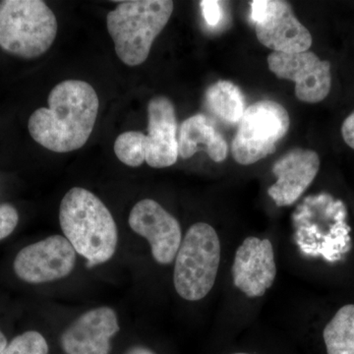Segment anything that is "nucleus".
Segmentation results:
<instances>
[{
	"instance_id": "nucleus-1",
	"label": "nucleus",
	"mask_w": 354,
	"mask_h": 354,
	"mask_svg": "<svg viewBox=\"0 0 354 354\" xmlns=\"http://www.w3.org/2000/svg\"><path fill=\"white\" fill-rule=\"evenodd\" d=\"M48 108L30 116L28 129L32 138L55 153L82 148L94 130L100 100L95 88L80 80L60 82L48 95Z\"/></svg>"
},
{
	"instance_id": "nucleus-2",
	"label": "nucleus",
	"mask_w": 354,
	"mask_h": 354,
	"mask_svg": "<svg viewBox=\"0 0 354 354\" xmlns=\"http://www.w3.org/2000/svg\"><path fill=\"white\" fill-rule=\"evenodd\" d=\"M60 227L88 267L111 260L115 253L118 232L109 209L94 193L73 187L60 203Z\"/></svg>"
},
{
	"instance_id": "nucleus-3",
	"label": "nucleus",
	"mask_w": 354,
	"mask_h": 354,
	"mask_svg": "<svg viewBox=\"0 0 354 354\" xmlns=\"http://www.w3.org/2000/svg\"><path fill=\"white\" fill-rule=\"evenodd\" d=\"M172 12L171 0L118 2L115 9L108 13L106 26L121 62L131 67L144 64Z\"/></svg>"
},
{
	"instance_id": "nucleus-4",
	"label": "nucleus",
	"mask_w": 354,
	"mask_h": 354,
	"mask_svg": "<svg viewBox=\"0 0 354 354\" xmlns=\"http://www.w3.org/2000/svg\"><path fill=\"white\" fill-rule=\"evenodd\" d=\"M148 135L122 133L114 142V153L123 164L137 167L147 162L153 169L171 167L178 158L176 109L171 100L158 95L148 104Z\"/></svg>"
},
{
	"instance_id": "nucleus-5",
	"label": "nucleus",
	"mask_w": 354,
	"mask_h": 354,
	"mask_svg": "<svg viewBox=\"0 0 354 354\" xmlns=\"http://www.w3.org/2000/svg\"><path fill=\"white\" fill-rule=\"evenodd\" d=\"M57 20L41 0H0V48L32 59L50 50L57 38Z\"/></svg>"
},
{
	"instance_id": "nucleus-6",
	"label": "nucleus",
	"mask_w": 354,
	"mask_h": 354,
	"mask_svg": "<svg viewBox=\"0 0 354 354\" xmlns=\"http://www.w3.org/2000/svg\"><path fill=\"white\" fill-rule=\"evenodd\" d=\"M221 245L215 228L194 223L183 239L174 259V285L187 301H199L211 292L220 269Z\"/></svg>"
},
{
	"instance_id": "nucleus-7",
	"label": "nucleus",
	"mask_w": 354,
	"mask_h": 354,
	"mask_svg": "<svg viewBox=\"0 0 354 354\" xmlns=\"http://www.w3.org/2000/svg\"><path fill=\"white\" fill-rule=\"evenodd\" d=\"M290 125V114L279 102L263 100L248 106L232 144L235 162L249 165L271 155Z\"/></svg>"
},
{
	"instance_id": "nucleus-8",
	"label": "nucleus",
	"mask_w": 354,
	"mask_h": 354,
	"mask_svg": "<svg viewBox=\"0 0 354 354\" xmlns=\"http://www.w3.org/2000/svg\"><path fill=\"white\" fill-rule=\"evenodd\" d=\"M251 19L263 46L277 53H302L311 48L312 36L281 0H254Z\"/></svg>"
},
{
	"instance_id": "nucleus-9",
	"label": "nucleus",
	"mask_w": 354,
	"mask_h": 354,
	"mask_svg": "<svg viewBox=\"0 0 354 354\" xmlns=\"http://www.w3.org/2000/svg\"><path fill=\"white\" fill-rule=\"evenodd\" d=\"M76 263V251L62 235L21 249L14 260V272L28 283H50L68 276Z\"/></svg>"
},
{
	"instance_id": "nucleus-10",
	"label": "nucleus",
	"mask_w": 354,
	"mask_h": 354,
	"mask_svg": "<svg viewBox=\"0 0 354 354\" xmlns=\"http://www.w3.org/2000/svg\"><path fill=\"white\" fill-rule=\"evenodd\" d=\"M268 65L278 78L295 83V95L299 101L317 104L329 95L332 87L330 64L321 60L312 51H272L268 57Z\"/></svg>"
},
{
	"instance_id": "nucleus-11",
	"label": "nucleus",
	"mask_w": 354,
	"mask_h": 354,
	"mask_svg": "<svg viewBox=\"0 0 354 354\" xmlns=\"http://www.w3.org/2000/svg\"><path fill=\"white\" fill-rule=\"evenodd\" d=\"M133 232L148 241L156 262L169 265L176 259L183 242L178 221L155 200H141L133 207L128 218Z\"/></svg>"
},
{
	"instance_id": "nucleus-12",
	"label": "nucleus",
	"mask_w": 354,
	"mask_h": 354,
	"mask_svg": "<svg viewBox=\"0 0 354 354\" xmlns=\"http://www.w3.org/2000/svg\"><path fill=\"white\" fill-rule=\"evenodd\" d=\"M234 285L249 298L263 297L277 277L274 246L267 239L249 236L234 254L232 267Z\"/></svg>"
},
{
	"instance_id": "nucleus-13",
	"label": "nucleus",
	"mask_w": 354,
	"mask_h": 354,
	"mask_svg": "<svg viewBox=\"0 0 354 354\" xmlns=\"http://www.w3.org/2000/svg\"><path fill=\"white\" fill-rule=\"evenodd\" d=\"M120 329L115 311L97 307L85 312L62 333L60 346L65 354H109L111 339Z\"/></svg>"
},
{
	"instance_id": "nucleus-14",
	"label": "nucleus",
	"mask_w": 354,
	"mask_h": 354,
	"mask_svg": "<svg viewBox=\"0 0 354 354\" xmlns=\"http://www.w3.org/2000/svg\"><path fill=\"white\" fill-rule=\"evenodd\" d=\"M320 169V158L312 150L295 149L277 160L272 174L276 183L268 190L278 207L290 206L311 185Z\"/></svg>"
},
{
	"instance_id": "nucleus-15",
	"label": "nucleus",
	"mask_w": 354,
	"mask_h": 354,
	"mask_svg": "<svg viewBox=\"0 0 354 354\" xmlns=\"http://www.w3.org/2000/svg\"><path fill=\"white\" fill-rule=\"evenodd\" d=\"M178 156L184 160L192 158L202 149L216 162L227 157V143L215 124L204 114H195L183 121L179 129Z\"/></svg>"
},
{
	"instance_id": "nucleus-16",
	"label": "nucleus",
	"mask_w": 354,
	"mask_h": 354,
	"mask_svg": "<svg viewBox=\"0 0 354 354\" xmlns=\"http://www.w3.org/2000/svg\"><path fill=\"white\" fill-rule=\"evenodd\" d=\"M206 104L216 118L228 125L239 124L245 113V97L230 81H218L207 90Z\"/></svg>"
},
{
	"instance_id": "nucleus-17",
	"label": "nucleus",
	"mask_w": 354,
	"mask_h": 354,
	"mask_svg": "<svg viewBox=\"0 0 354 354\" xmlns=\"http://www.w3.org/2000/svg\"><path fill=\"white\" fill-rule=\"evenodd\" d=\"M327 354H354V304L341 307L323 330Z\"/></svg>"
},
{
	"instance_id": "nucleus-18",
	"label": "nucleus",
	"mask_w": 354,
	"mask_h": 354,
	"mask_svg": "<svg viewBox=\"0 0 354 354\" xmlns=\"http://www.w3.org/2000/svg\"><path fill=\"white\" fill-rule=\"evenodd\" d=\"M48 344L44 335L29 330L17 335L0 354H48Z\"/></svg>"
},
{
	"instance_id": "nucleus-19",
	"label": "nucleus",
	"mask_w": 354,
	"mask_h": 354,
	"mask_svg": "<svg viewBox=\"0 0 354 354\" xmlns=\"http://www.w3.org/2000/svg\"><path fill=\"white\" fill-rule=\"evenodd\" d=\"M19 221L17 209L10 204L0 205V241L12 234Z\"/></svg>"
},
{
	"instance_id": "nucleus-20",
	"label": "nucleus",
	"mask_w": 354,
	"mask_h": 354,
	"mask_svg": "<svg viewBox=\"0 0 354 354\" xmlns=\"http://www.w3.org/2000/svg\"><path fill=\"white\" fill-rule=\"evenodd\" d=\"M200 6H201L203 16H204L207 24L211 27H216L220 24L223 19L221 2L216 1V0H205V1L200 2Z\"/></svg>"
},
{
	"instance_id": "nucleus-21",
	"label": "nucleus",
	"mask_w": 354,
	"mask_h": 354,
	"mask_svg": "<svg viewBox=\"0 0 354 354\" xmlns=\"http://www.w3.org/2000/svg\"><path fill=\"white\" fill-rule=\"evenodd\" d=\"M342 135L344 142L354 150V111L342 123Z\"/></svg>"
},
{
	"instance_id": "nucleus-22",
	"label": "nucleus",
	"mask_w": 354,
	"mask_h": 354,
	"mask_svg": "<svg viewBox=\"0 0 354 354\" xmlns=\"http://www.w3.org/2000/svg\"><path fill=\"white\" fill-rule=\"evenodd\" d=\"M124 354H156L150 348H147L145 346H136L128 349Z\"/></svg>"
},
{
	"instance_id": "nucleus-23",
	"label": "nucleus",
	"mask_w": 354,
	"mask_h": 354,
	"mask_svg": "<svg viewBox=\"0 0 354 354\" xmlns=\"http://www.w3.org/2000/svg\"><path fill=\"white\" fill-rule=\"evenodd\" d=\"M7 339L6 335H3V333L0 330V353L3 351V349L6 348L7 346Z\"/></svg>"
},
{
	"instance_id": "nucleus-24",
	"label": "nucleus",
	"mask_w": 354,
	"mask_h": 354,
	"mask_svg": "<svg viewBox=\"0 0 354 354\" xmlns=\"http://www.w3.org/2000/svg\"><path fill=\"white\" fill-rule=\"evenodd\" d=\"M230 354H251V353H230Z\"/></svg>"
}]
</instances>
